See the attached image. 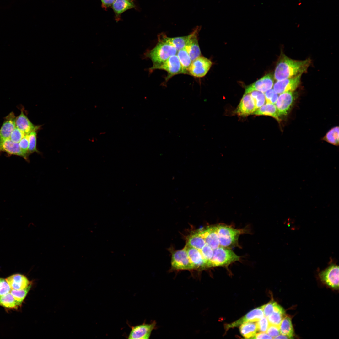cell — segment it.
I'll list each match as a JSON object with an SVG mask.
<instances>
[{"mask_svg":"<svg viewBox=\"0 0 339 339\" xmlns=\"http://www.w3.org/2000/svg\"><path fill=\"white\" fill-rule=\"evenodd\" d=\"M311 63L310 58L304 60H294L282 53L275 69L274 78L278 81L302 74L306 72Z\"/></svg>","mask_w":339,"mask_h":339,"instance_id":"6da1fadb","label":"cell"},{"mask_svg":"<svg viewBox=\"0 0 339 339\" xmlns=\"http://www.w3.org/2000/svg\"><path fill=\"white\" fill-rule=\"evenodd\" d=\"M177 51L174 47L159 35L157 43L153 48L147 50L144 53L143 58H148L152 61L153 66L149 69L151 72L154 70L155 67L163 64L170 57L176 55Z\"/></svg>","mask_w":339,"mask_h":339,"instance_id":"7a4b0ae2","label":"cell"},{"mask_svg":"<svg viewBox=\"0 0 339 339\" xmlns=\"http://www.w3.org/2000/svg\"><path fill=\"white\" fill-rule=\"evenodd\" d=\"M240 257L230 249L219 246L213 250L212 257L207 264L208 268L227 266L239 261Z\"/></svg>","mask_w":339,"mask_h":339,"instance_id":"3957f363","label":"cell"},{"mask_svg":"<svg viewBox=\"0 0 339 339\" xmlns=\"http://www.w3.org/2000/svg\"><path fill=\"white\" fill-rule=\"evenodd\" d=\"M216 226L220 246L227 248L233 246L237 243L239 235L243 231L242 229H236L227 225Z\"/></svg>","mask_w":339,"mask_h":339,"instance_id":"277c9868","label":"cell"},{"mask_svg":"<svg viewBox=\"0 0 339 339\" xmlns=\"http://www.w3.org/2000/svg\"><path fill=\"white\" fill-rule=\"evenodd\" d=\"M210 59L200 56L192 61L188 69V74L196 78H202L206 75L212 66Z\"/></svg>","mask_w":339,"mask_h":339,"instance_id":"5b68a950","label":"cell"},{"mask_svg":"<svg viewBox=\"0 0 339 339\" xmlns=\"http://www.w3.org/2000/svg\"><path fill=\"white\" fill-rule=\"evenodd\" d=\"M171 265L172 268L175 270L194 269L185 247L181 250L173 251Z\"/></svg>","mask_w":339,"mask_h":339,"instance_id":"8992f818","label":"cell"},{"mask_svg":"<svg viewBox=\"0 0 339 339\" xmlns=\"http://www.w3.org/2000/svg\"><path fill=\"white\" fill-rule=\"evenodd\" d=\"M157 69L163 70L167 72L165 80L166 82L175 75L183 74L182 67L176 55L170 57L163 64L155 67L154 70Z\"/></svg>","mask_w":339,"mask_h":339,"instance_id":"52a82bcc","label":"cell"},{"mask_svg":"<svg viewBox=\"0 0 339 339\" xmlns=\"http://www.w3.org/2000/svg\"><path fill=\"white\" fill-rule=\"evenodd\" d=\"M320 277L324 283L331 288H339V266L332 264L319 274Z\"/></svg>","mask_w":339,"mask_h":339,"instance_id":"ba28073f","label":"cell"},{"mask_svg":"<svg viewBox=\"0 0 339 339\" xmlns=\"http://www.w3.org/2000/svg\"><path fill=\"white\" fill-rule=\"evenodd\" d=\"M302 74L280 80L277 81L273 86L274 91L277 94L287 92H293L300 82Z\"/></svg>","mask_w":339,"mask_h":339,"instance_id":"9c48e42d","label":"cell"},{"mask_svg":"<svg viewBox=\"0 0 339 339\" xmlns=\"http://www.w3.org/2000/svg\"><path fill=\"white\" fill-rule=\"evenodd\" d=\"M155 321L150 324L145 323L135 326H131V330L128 335L130 339H148L152 331L155 328Z\"/></svg>","mask_w":339,"mask_h":339,"instance_id":"30bf717a","label":"cell"},{"mask_svg":"<svg viewBox=\"0 0 339 339\" xmlns=\"http://www.w3.org/2000/svg\"><path fill=\"white\" fill-rule=\"evenodd\" d=\"M200 29V27L197 26L190 34L189 39L185 46L192 61L201 56L198 38Z\"/></svg>","mask_w":339,"mask_h":339,"instance_id":"8fae6325","label":"cell"},{"mask_svg":"<svg viewBox=\"0 0 339 339\" xmlns=\"http://www.w3.org/2000/svg\"><path fill=\"white\" fill-rule=\"evenodd\" d=\"M263 308V305L256 308L236 321L231 323L226 324L225 326V329L228 330L236 327L247 322L258 321L264 316Z\"/></svg>","mask_w":339,"mask_h":339,"instance_id":"7c38bea8","label":"cell"},{"mask_svg":"<svg viewBox=\"0 0 339 339\" xmlns=\"http://www.w3.org/2000/svg\"><path fill=\"white\" fill-rule=\"evenodd\" d=\"M295 99L293 92H287L280 94L275 105L280 116L286 115L288 114Z\"/></svg>","mask_w":339,"mask_h":339,"instance_id":"4fadbf2b","label":"cell"},{"mask_svg":"<svg viewBox=\"0 0 339 339\" xmlns=\"http://www.w3.org/2000/svg\"><path fill=\"white\" fill-rule=\"evenodd\" d=\"M254 101L249 93H245L235 111L239 116H246L256 110Z\"/></svg>","mask_w":339,"mask_h":339,"instance_id":"5bb4252c","label":"cell"},{"mask_svg":"<svg viewBox=\"0 0 339 339\" xmlns=\"http://www.w3.org/2000/svg\"><path fill=\"white\" fill-rule=\"evenodd\" d=\"M273 84L274 80L272 75L268 74L247 87L245 93H249L253 90L264 93L271 89Z\"/></svg>","mask_w":339,"mask_h":339,"instance_id":"9a60e30c","label":"cell"},{"mask_svg":"<svg viewBox=\"0 0 339 339\" xmlns=\"http://www.w3.org/2000/svg\"><path fill=\"white\" fill-rule=\"evenodd\" d=\"M185 247L194 269L202 270L207 268V262L199 250L186 245Z\"/></svg>","mask_w":339,"mask_h":339,"instance_id":"2e32d148","label":"cell"},{"mask_svg":"<svg viewBox=\"0 0 339 339\" xmlns=\"http://www.w3.org/2000/svg\"><path fill=\"white\" fill-rule=\"evenodd\" d=\"M198 231L204 239L206 244L213 250L220 246L216 226L207 227Z\"/></svg>","mask_w":339,"mask_h":339,"instance_id":"e0dca14e","label":"cell"},{"mask_svg":"<svg viewBox=\"0 0 339 339\" xmlns=\"http://www.w3.org/2000/svg\"><path fill=\"white\" fill-rule=\"evenodd\" d=\"M16 118L13 112L9 113L4 118L0 129V143L9 138L12 132L16 126Z\"/></svg>","mask_w":339,"mask_h":339,"instance_id":"ac0fdd59","label":"cell"},{"mask_svg":"<svg viewBox=\"0 0 339 339\" xmlns=\"http://www.w3.org/2000/svg\"><path fill=\"white\" fill-rule=\"evenodd\" d=\"M111 7L116 22L121 20L123 13L129 9L137 8L135 0H115Z\"/></svg>","mask_w":339,"mask_h":339,"instance_id":"d6986e66","label":"cell"},{"mask_svg":"<svg viewBox=\"0 0 339 339\" xmlns=\"http://www.w3.org/2000/svg\"><path fill=\"white\" fill-rule=\"evenodd\" d=\"M5 152L9 155H13L23 157L26 161V158L22 152L19 144L6 139L0 143V153Z\"/></svg>","mask_w":339,"mask_h":339,"instance_id":"ffe728a7","label":"cell"},{"mask_svg":"<svg viewBox=\"0 0 339 339\" xmlns=\"http://www.w3.org/2000/svg\"><path fill=\"white\" fill-rule=\"evenodd\" d=\"M5 279L11 289H23L31 284L25 276L20 274L12 275Z\"/></svg>","mask_w":339,"mask_h":339,"instance_id":"44dd1931","label":"cell"},{"mask_svg":"<svg viewBox=\"0 0 339 339\" xmlns=\"http://www.w3.org/2000/svg\"><path fill=\"white\" fill-rule=\"evenodd\" d=\"M15 126L25 135H29L37 126L34 125L24 112L23 108L21 110L19 115L16 117Z\"/></svg>","mask_w":339,"mask_h":339,"instance_id":"7402d4cb","label":"cell"},{"mask_svg":"<svg viewBox=\"0 0 339 339\" xmlns=\"http://www.w3.org/2000/svg\"><path fill=\"white\" fill-rule=\"evenodd\" d=\"M253 114L270 116L276 119L278 122L280 121V115L276 105L273 104L266 103L257 109Z\"/></svg>","mask_w":339,"mask_h":339,"instance_id":"603a6c76","label":"cell"},{"mask_svg":"<svg viewBox=\"0 0 339 339\" xmlns=\"http://www.w3.org/2000/svg\"><path fill=\"white\" fill-rule=\"evenodd\" d=\"M164 40L174 47L177 51L184 47L190 37L188 35L175 37H169L164 33L159 35Z\"/></svg>","mask_w":339,"mask_h":339,"instance_id":"cb8c5ba5","label":"cell"},{"mask_svg":"<svg viewBox=\"0 0 339 339\" xmlns=\"http://www.w3.org/2000/svg\"><path fill=\"white\" fill-rule=\"evenodd\" d=\"M186 245L201 250L206 245V243L198 231H196L191 234L188 237Z\"/></svg>","mask_w":339,"mask_h":339,"instance_id":"d4e9b609","label":"cell"},{"mask_svg":"<svg viewBox=\"0 0 339 339\" xmlns=\"http://www.w3.org/2000/svg\"><path fill=\"white\" fill-rule=\"evenodd\" d=\"M239 331L245 338H252L257 331L256 323L249 322L240 325Z\"/></svg>","mask_w":339,"mask_h":339,"instance_id":"484cf974","label":"cell"},{"mask_svg":"<svg viewBox=\"0 0 339 339\" xmlns=\"http://www.w3.org/2000/svg\"><path fill=\"white\" fill-rule=\"evenodd\" d=\"M176 55L181 65L183 74H188V69L192 61L185 47L178 51Z\"/></svg>","mask_w":339,"mask_h":339,"instance_id":"4316f807","label":"cell"},{"mask_svg":"<svg viewBox=\"0 0 339 339\" xmlns=\"http://www.w3.org/2000/svg\"><path fill=\"white\" fill-rule=\"evenodd\" d=\"M280 334L288 336L289 338H293L294 331L291 319L288 316H285L282 319L279 326Z\"/></svg>","mask_w":339,"mask_h":339,"instance_id":"83f0119b","label":"cell"},{"mask_svg":"<svg viewBox=\"0 0 339 339\" xmlns=\"http://www.w3.org/2000/svg\"><path fill=\"white\" fill-rule=\"evenodd\" d=\"M285 316L284 309L278 305L274 311L267 317V318L270 324L279 326Z\"/></svg>","mask_w":339,"mask_h":339,"instance_id":"f1b7e54d","label":"cell"},{"mask_svg":"<svg viewBox=\"0 0 339 339\" xmlns=\"http://www.w3.org/2000/svg\"><path fill=\"white\" fill-rule=\"evenodd\" d=\"M0 305L8 309H17L20 306L10 292L0 296Z\"/></svg>","mask_w":339,"mask_h":339,"instance_id":"f546056e","label":"cell"},{"mask_svg":"<svg viewBox=\"0 0 339 339\" xmlns=\"http://www.w3.org/2000/svg\"><path fill=\"white\" fill-rule=\"evenodd\" d=\"M40 127V126H37L36 128L29 134V145L28 150L29 156L35 152L40 154V152L37 149V132Z\"/></svg>","mask_w":339,"mask_h":339,"instance_id":"4dcf8cb0","label":"cell"},{"mask_svg":"<svg viewBox=\"0 0 339 339\" xmlns=\"http://www.w3.org/2000/svg\"><path fill=\"white\" fill-rule=\"evenodd\" d=\"M323 139L333 145H339V127L335 126L331 128L326 134Z\"/></svg>","mask_w":339,"mask_h":339,"instance_id":"1f68e13d","label":"cell"},{"mask_svg":"<svg viewBox=\"0 0 339 339\" xmlns=\"http://www.w3.org/2000/svg\"><path fill=\"white\" fill-rule=\"evenodd\" d=\"M31 287V284L23 289H11L10 293L20 306Z\"/></svg>","mask_w":339,"mask_h":339,"instance_id":"d6a6232c","label":"cell"},{"mask_svg":"<svg viewBox=\"0 0 339 339\" xmlns=\"http://www.w3.org/2000/svg\"><path fill=\"white\" fill-rule=\"evenodd\" d=\"M249 93L254 100L256 110L264 105L266 102L265 95L263 93L253 90Z\"/></svg>","mask_w":339,"mask_h":339,"instance_id":"836d02e7","label":"cell"},{"mask_svg":"<svg viewBox=\"0 0 339 339\" xmlns=\"http://www.w3.org/2000/svg\"><path fill=\"white\" fill-rule=\"evenodd\" d=\"M19 147L24 155L26 161H29L28 150L29 148V135H26L21 139L19 143Z\"/></svg>","mask_w":339,"mask_h":339,"instance_id":"e575fe53","label":"cell"},{"mask_svg":"<svg viewBox=\"0 0 339 339\" xmlns=\"http://www.w3.org/2000/svg\"><path fill=\"white\" fill-rule=\"evenodd\" d=\"M278 305L276 302L271 301L263 305V309L264 316L267 317L274 311Z\"/></svg>","mask_w":339,"mask_h":339,"instance_id":"d590c367","label":"cell"},{"mask_svg":"<svg viewBox=\"0 0 339 339\" xmlns=\"http://www.w3.org/2000/svg\"><path fill=\"white\" fill-rule=\"evenodd\" d=\"M266 103L275 104L278 98V95L273 89H271L265 92L264 94Z\"/></svg>","mask_w":339,"mask_h":339,"instance_id":"8d00e7d4","label":"cell"},{"mask_svg":"<svg viewBox=\"0 0 339 339\" xmlns=\"http://www.w3.org/2000/svg\"><path fill=\"white\" fill-rule=\"evenodd\" d=\"M199 250L204 258L207 262L208 268L207 264L212 257L213 250L206 244L202 249Z\"/></svg>","mask_w":339,"mask_h":339,"instance_id":"74e56055","label":"cell"},{"mask_svg":"<svg viewBox=\"0 0 339 339\" xmlns=\"http://www.w3.org/2000/svg\"><path fill=\"white\" fill-rule=\"evenodd\" d=\"M256 323L257 331L260 332H266L270 324L267 317L264 316Z\"/></svg>","mask_w":339,"mask_h":339,"instance_id":"f35d334b","label":"cell"},{"mask_svg":"<svg viewBox=\"0 0 339 339\" xmlns=\"http://www.w3.org/2000/svg\"><path fill=\"white\" fill-rule=\"evenodd\" d=\"M25 135L16 126L12 132L9 139L13 142L19 143Z\"/></svg>","mask_w":339,"mask_h":339,"instance_id":"ab89813d","label":"cell"},{"mask_svg":"<svg viewBox=\"0 0 339 339\" xmlns=\"http://www.w3.org/2000/svg\"><path fill=\"white\" fill-rule=\"evenodd\" d=\"M11 289L6 279L0 277V296L9 293Z\"/></svg>","mask_w":339,"mask_h":339,"instance_id":"60d3db41","label":"cell"},{"mask_svg":"<svg viewBox=\"0 0 339 339\" xmlns=\"http://www.w3.org/2000/svg\"><path fill=\"white\" fill-rule=\"evenodd\" d=\"M266 332L272 339L275 338L280 334L279 326L271 324L269 325Z\"/></svg>","mask_w":339,"mask_h":339,"instance_id":"b9f144b4","label":"cell"},{"mask_svg":"<svg viewBox=\"0 0 339 339\" xmlns=\"http://www.w3.org/2000/svg\"><path fill=\"white\" fill-rule=\"evenodd\" d=\"M101 6L103 8L106 10L107 8L111 6L115 0H100Z\"/></svg>","mask_w":339,"mask_h":339,"instance_id":"7bdbcfd3","label":"cell"},{"mask_svg":"<svg viewBox=\"0 0 339 339\" xmlns=\"http://www.w3.org/2000/svg\"><path fill=\"white\" fill-rule=\"evenodd\" d=\"M252 338L254 339H272L266 332H260L256 334Z\"/></svg>","mask_w":339,"mask_h":339,"instance_id":"ee69618b","label":"cell"},{"mask_svg":"<svg viewBox=\"0 0 339 339\" xmlns=\"http://www.w3.org/2000/svg\"><path fill=\"white\" fill-rule=\"evenodd\" d=\"M275 338L276 339H288L289 338L288 336L282 335V334H280L277 336Z\"/></svg>","mask_w":339,"mask_h":339,"instance_id":"f6af8a7d","label":"cell"}]
</instances>
